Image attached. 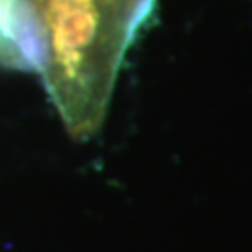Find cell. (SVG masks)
<instances>
[{
    "mask_svg": "<svg viewBox=\"0 0 252 252\" xmlns=\"http://www.w3.org/2000/svg\"><path fill=\"white\" fill-rule=\"evenodd\" d=\"M157 0H19L30 69L69 135H95L120 65Z\"/></svg>",
    "mask_w": 252,
    "mask_h": 252,
    "instance_id": "1",
    "label": "cell"
},
{
    "mask_svg": "<svg viewBox=\"0 0 252 252\" xmlns=\"http://www.w3.org/2000/svg\"><path fill=\"white\" fill-rule=\"evenodd\" d=\"M0 54L15 65L27 67L19 0H0Z\"/></svg>",
    "mask_w": 252,
    "mask_h": 252,
    "instance_id": "2",
    "label": "cell"
}]
</instances>
